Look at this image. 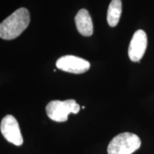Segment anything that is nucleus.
Returning <instances> with one entry per match:
<instances>
[{
    "label": "nucleus",
    "instance_id": "8",
    "mask_svg": "<svg viewBox=\"0 0 154 154\" xmlns=\"http://www.w3.org/2000/svg\"><path fill=\"white\" fill-rule=\"evenodd\" d=\"M122 12L121 0H112L107 11V22L110 26L114 27L118 24Z\"/></svg>",
    "mask_w": 154,
    "mask_h": 154
},
{
    "label": "nucleus",
    "instance_id": "4",
    "mask_svg": "<svg viewBox=\"0 0 154 154\" xmlns=\"http://www.w3.org/2000/svg\"><path fill=\"white\" fill-rule=\"evenodd\" d=\"M2 134L7 141L17 146L23 144V137L21 133L18 121L12 115H7L4 117L0 124Z\"/></svg>",
    "mask_w": 154,
    "mask_h": 154
},
{
    "label": "nucleus",
    "instance_id": "7",
    "mask_svg": "<svg viewBox=\"0 0 154 154\" xmlns=\"http://www.w3.org/2000/svg\"><path fill=\"white\" fill-rule=\"evenodd\" d=\"M75 23L77 30L84 36H90L93 34L94 26L91 17L86 9L79 11L75 17Z\"/></svg>",
    "mask_w": 154,
    "mask_h": 154
},
{
    "label": "nucleus",
    "instance_id": "2",
    "mask_svg": "<svg viewBox=\"0 0 154 154\" xmlns=\"http://www.w3.org/2000/svg\"><path fill=\"white\" fill-rule=\"evenodd\" d=\"M141 141L137 135L125 132L116 136L107 148L108 154H132L140 147Z\"/></svg>",
    "mask_w": 154,
    "mask_h": 154
},
{
    "label": "nucleus",
    "instance_id": "1",
    "mask_svg": "<svg viewBox=\"0 0 154 154\" xmlns=\"http://www.w3.org/2000/svg\"><path fill=\"white\" fill-rule=\"evenodd\" d=\"M30 22V14L26 8H19L5 19L0 24V37L12 40L27 28Z\"/></svg>",
    "mask_w": 154,
    "mask_h": 154
},
{
    "label": "nucleus",
    "instance_id": "6",
    "mask_svg": "<svg viewBox=\"0 0 154 154\" xmlns=\"http://www.w3.org/2000/svg\"><path fill=\"white\" fill-rule=\"evenodd\" d=\"M147 35L143 30H137L133 35L128 47V57L131 61L138 62L143 57L147 48Z\"/></svg>",
    "mask_w": 154,
    "mask_h": 154
},
{
    "label": "nucleus",
    "instance_id": "3",
    "mask_svg": "<svg viewBox=\"0 0 154 154\" xmlns=\"http://www.w3.org/2000/svg\"><path fill=\"white\" fill-rule=\"evenodd\" d=\"M79 111L80 106L74 99H68L63 101L54 100L50 101L46 107V111L49 118L57 122L66 121L69 114H76Z\"/></svg>",
    "mask_w": 154,
    "mask_h": 154
},
{
    "label": "nucleus",
    "instance_id": "5",
    "mask_svg": "<svg viewBox=\"0 0 154 154\" xmlns=\"http://www.w3.org/2000/svg\"><path fill=\"white\" fill-rule=\"evenodd\" d=\"M56 66L63 72L79 74L87 72L90 69V63L82 58L66 55L58 59Z\"/></svg>",
    "mask_w": 154,
    "mask_h": 154
}]
</instances>
